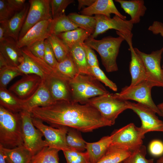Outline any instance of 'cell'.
<instances>
[{"label":"cell","mask_w":163,"mask_h":163,"mask_svg":"<svg viewBox=\"0 0 163 163\" xmlns=\"http://www.w3.org/2000/svg\"><path fill=\"white\" fill-rule=\"evenodd\" d=\"M33 117L55 128L63 126L83 133L112 126L99 111L88 103L82 104L71 101H59L30 111Z\"/></svg>","instance_id":"1"},{"label":"cell","mask_w":163,"mask_h":163,"mask_svg":"<svg viewBox=\"0 0 163 163\" xmlns=\"http://www.w3.org/2000/svg\"><path fill=\"white\" fill-rule=\"evenodd\" d=\"M23 144L20 113H13L0 105V145L11 149Z\"/></svg>","instance_id":"2"},{"label":"cell","mask_w":163,"mask_h":163,"mask_svg":"<svg viewBox=\"0 0 163 163\" xmlns=\"http://www.w3.org/2000/svg\"><path fill=\"white\" fill-rule=\"evenodd\" d=\"M71 101L84 104L90 99L109 93L92 75L78 74L69 81Z\"/></svg>","instance_id":"3"},{"label":"cell","mask_w":163,"mask_h":163,"mask_svg":"<svg viewBox=\"0 0 163 163\" xmlns=\"http://www.w3.org/2000/svg\"><path fill=\"white\" fill-rule=\"evenodd\" d=\"M125 40L121 36H108L97 40L90 36L84 42L99 54L103 65L107 72L117 71V58L122 42Z\"/></svg>","instance_id":"4"},{"label":"cell","mask_w":163,"mask_h":163,"mask_svg":"<svg viewBox=\"0 0 163 163\" xmlns=\"http://www.w3.org/2000/svg\"><path fill=\"white\" fill-rule=\"evenodd\" d=\"M87 103L96 109L112 125L114 124L120 114L131 108V102L118 97L115 94L110 93L91 98Z\"/></svg>","instance_id":"5"},{"label":"cell","mask_w":163,"mask_h":163,"mask_svg":"<svg viewBox=\"0 0 163 163\" xmlns=\"http://www.w3.org/2000/svg\"><path fill=\"white\" fill-rule=\"evenodd\" d=\"M154 85L147 81H142L135 85L126 86L121 91L115 93L118 97L127 100H133L150 108L160 116L163 115L153 102L151 95Z\"/></svg>","instance_id":"6"},{"label":"cell","mask_w":163,"mask_h":163,"mask_svg":"<svg viewBox=\"0 0 163 163\" xmlns=\"http://www.w3.org/2000/svg\"><path fill=\"white\" fill-rule=\"evenodd\" d=\"M22 121L23 145L33 155L47 146L42 133L34 125L30 112L23 110L20 112Z\"/></svg>","instance_id":"7"},{"label":"cell","mask_w":163,"mask_h":163,"mask_svg":"<svg viewBox=\"0 0 163 163\" xmlns=\"http://www.w3.org/2000/svg\"><path fill=\"white\" fill-rule=\"evenodd\" d=\"M112 136L111 144L133 151L142 145L145 135L139 127L130 123L115 131Z\"/></svg>","instance_id":"8"},{"label":"cell","mask_w":163,"mask_h":163,"mask_svg":"<svg viewBox=\"0 0 163 163\" xmlns=\"http://www.w3.org/2000/svg\"><path fill=\"white\" fill-rule=\"evenodd\" d=\"M134 49L143 62L147 81L152 83L154 86L163 88V71L161 66L163 46L150 54L142 52L137 48H134Z\"/></svg>","instance_id":"9"},{"label":"cell","mask_w":163,"mask_h":163,"mask_svg":"<svg viewBox=\"0 0 163 163\" xmlns=\"http://www.w3.org/2000/svg\"><path fill=\"white\" fill-rule=\"evenodd\" d=\"M28 2L30 4L29 8L20 32L18 40L38 23L45 20L53 19L50 0H30Z\"/></svg>","instance_id":"10"},{"label":"cell","mask_w":163,"mask_h":163,"mask_svg":"<svg viewBox=\"0 0 163 163\" xmlns=\"http://www.w3.org/2000/svg\"><path fill=\"white\" fill-rule=\"evenodd\" d=\"M32 117L33 124L42 133L48 146L62 151L70 149L66 140L68 127L54 128L45 125L41 120Z\"/></svg>","instance_id":"11"},{"label":"cell","mask_w":163,"mask_h":163,"mask_svg":"<svg viewBox=\"0 0 163 163\" xmlns=\"http://www.w3.org/2000/svg\"><path fill=\"white\" fill-rule=\"evenodd\" d=\"M94 17L96 24L94 33L90 36L92 38H94L111 29H115L123 35H133L132 31L133 24L130 20H124L116 15L112 18L100 14L95 15Z\"/></svg>","instance_id":"12"},{"label":"cell","mask_w":163,"mask_h":163,"mask_svg":"<svg viewBox=\"0 0 163 163\" xmlns=\"http://www.w3.org/2000/svg\"><path fill=\"white\" fill-rule=\"evenodd\" d=\"M131 109L141 120V126L139 127L143 135L151 131L163 132V121L158 119L152 110L140 103L132 102Z\"/></svg>","instance_id":"13"},{"label":"cell","mask_w":163,"mask_h":163,"mask_svg":"<svg viewBox=\"0 0 163 163\" xmlns=\"http://www.w3.org/2000/svg\"><path fill=\"white\" fill-rule=\"evenodd\" d=\"M51 96L54 101H71L68 79L56 70L45 79Z\"/></svg>","instance_id":"14"},{"label":"cell","mask_w":163,"mask_h":163,"mask_svg":"<svg viewBox=\"0 0 163 163\" xmlns=\"http://www.w3.org/2000/svg\"><path fill=\"white\" fill-rule=\"evenodd\" d=\"M43 79L35 74L23 75L9 88V90L22 100L31 96L41 83Z\"/></svg>","instance_id":"15"},{"label":"cell","mask_w":163,"mask_h":163,"mask_svg":"<svg viewBox=\"0 0 163 163\" xmlns=\"http://www.w3.org/2000/svg\"><path fill=\"white\" fill-rule=\"evenodd\" d=\"M53 19L41 21L32 27L17 42L20 48L28 47L34 43L47 39L50 35V26Z\"/></svg>","instance_id":"16"},{"label":"cell","mask_w":163,"mask_h":163,"mask_svg":"<svg viewBox=\"0 0 163 163\" xmlns=\"http://www.w3.org/2000/svg\"><path fill=\"white\" fill-rule=\"evenodd\" d=\"M117 34L123 37L126 41L130 51L131 60L130 62L129 70L132 79L130 85H134L142 81H147L146 74L143 62L135 51L133 46L132 39L133 35L126 36L119 32H117Z\"/></svg>","instance_id":"17"},{"label":"cell","mask_w":163,"mask_h":163,"mask_svg":"<svg viewBox=\"0 0 163 163\" xmlns=\"http://www.w3.org/2000/svg\"><path fill=\"white\" fill-rule=\"evenodd\" d=\"M22 100L24 110L30 112L35 108L47 106L55 102L44 79H43L40 85L34 93L28 98Z\"/></svg>","instance_id":"18"},{"label":"cell","mask_w":163,"mask_h":163,"mask_svg":"<svg viewBox=\"0 0 163 163\" xmlns=\"http://www.w3.org/2000/svg\"><path fill=\"white\" fill-rule=\"evenodd\" d=\"M30 4L26 3L23 8L16 12L9 19L0 22L4 26L5 30V37L12 38L16 42L25 21L29 8Z\"/></svg>","instance_id":"19"},{"label":"cell","mask_w":163,"mask_h":163,"mask_svg":"<svg viewBox=\"0 0 163 163\" xmlns=\"http://www.w3.org/2000/svg\"><path fill=\"white\" fill-rule=\"evenodd\" d=\"M0 53L4 57L8 64L17 67L23 58L21 49L19 48L17 42L12 38L8 37L0 42Z\"/></svg>","instance_id":"20"},{"label":"cell","mask_w":163,"mask_h":163,"mask_svg":"<svg viewBox=\"0 0 163 163\" xmlns=\"http://www.w3.org/2000/svg\"><path fill=\"white\" fill-rule=\"evenodd\" d=\"M80 13L81 14L88 16L100 14L109 17L113 14L124 20L126 18V16L119 11L112 0H96L91 6L83 8Z\"/></svg>","instance_id":"21"},{"label":"cell","mask_w":163,"mask_h":163,"mask_svg":"<svg viewBox=\"0 0 163 163\" xmlns=\"http://www.w3.org/2000/svg\"><path fill=\"white\" fill-rule=\"evenodd\" d=\"M112 136L102 137L98 141L86 142V149L90 163H97L104 155L111 144Z\"/></svg>","instance_id":"22"},{"label":"cell","mask_w":163,"mask_h":163,"mask_svg":"<svg viewBox=\"0 0 163 163\" xmlns=\"http://www.w3.org/2000/svg\"><path fill=\"white\" fill-rule=\"evenodd\" d=\"M119 3L124 11L131 17L130 20L133 24L139 23L141 17L145 14L147 8L143 0H115Z\"/></svg>","instance_id":"23"},{"label":"cell","mask_w":163,"mask_h":163,"mask_svg":"<svg viewBox=\"0 0 163 163\" xmlns=\"http://www.w3.org/2000/svg\"><path fill=\"white\" fill-rule=\"evenodd\" d=\"M21 49L30 59L33 74L36 75L42 79H46L55 71V69L43 60L33 55L27 47L22 48Z\"/></svg>","instance_id":"24"},{"label":"cell","mask_w":163,"mask_h":163,"mask_svg":"<svg viewBox=\"0 0 163 163\" xmlns=\"http://www.w3.org/2000/svg\"><path fill=\"white\" fill-rule=\"evenodd\" d=\"M7 163H30L33 155L23 144L13 149L5 148L0 145Z\"/></svg>","instance_id":"25"},{"label":"cell","mask_w":163,"mask_h":163,"mask_svg":"<svg viewBox=\"0 0 163 163\" xmlns=\"http://www.w3.org/2000/svg\"><path fill=\"white\" fill-rule=\"evenodd\" d=\"M0 105L14 113L24 110L22 100L5 88L0 87Z\"/></svg>","instance_id":"26"},{"label":"cell","mask_w":163,"mask_h":163,"mask_svg":"<svg viewBox=\"0 0 163 163\" xmlns=\"http://www.w3.org/2000/svg\"><path fill=\"white\" fill-rule=\"evenodd\" d=\"M91 34L85 30L78 27L72 30L60 33L56 35L69 47L84 43Z\"/></svg>","instance_id":"27"},{"label":"cell","mask_w":163,"mask_h":163,"mask_svg":"<svg viewBox=\"0 0 163 163\" xmlns=\"http://www.w3.org/2000/svg\"><path fill=\"white\" fill-rule=\"evenodd\" d=\"M82 43L76 44L70 48V53L78 74L92 75L90 72V67L87 62L85 53L82 45Z\"/></svg>","instance_id":"28"},{"label":"cell","mask_w":163,"mask_h":163,"mask_svg":"<svg viewBox=\"0 0 163 163\" xmlns=\"http://www.w3.org/2000/svg\"><path fill=\"white\" fill-rule=\"evenodd\" d=\"M132 151L110 144L104 155L96 163H120L129 157Z\"/></svg>","instance_id":"29"},{"label":"cell","mask_w":163,"mask_h":163,"mask_svg":"<svg viewBox=\"0 0 163 163\" xmlns=\"http://www.w3.org/2000/svg\"><path fill=\"white\" fill-rule=\"evenodd\" d=\"M78 27L72 21L65 13L52 19L50 30L51 34L57 35L60 33L72 30Z\"/></svg>","instance_id":"30"},{"label":"cell","mask_w":163,"mask_h":163,"mask_svg":"<svg viewBox=\"0 0 163 163\" xmlns=\"http://www.w3.org/2000/svg\"><path fill=\"white\" fill-rule=\"evenodd\" d=\"M60 150L46 146L34 155L30 163H59Z\"/></svg>","instance_id":"31"},{"label":"cell","mask_w":163,"mask_h":163,"mask_svg":"<svg viewBox=\"0 0 163 163\" xmlns=\"http://www.w3.org/2000/svg\"><path fill=\"white\" fill-rule=\"evenodd\" d=\"M67 16L78 27L85 30L91 35L94 33L96 24L94 16L80 14L76 13H70Z\"/></svg>","instance_id":"32"},{"label":"cell","mask_w":163,"mask_h":163,"mask_svg":"<svg viewBox=\"0 0 163 163\" xmlns=\"http://www.w3.org/2000/svg\"><path fill=\"white\" fill-rule=\"evenodd\" d=\"M50 43L58 62L62 61L70 54L69 46L56 35L51 34L47 39Z\"/></svg>","instance_id":"33"},{"label":"cell","mask_w":163,"mask_h":163,"mask_svg":"<svg viewBox=\"0 0 163 163\" xmlns=\"http://www.w3.org/2000/svg\"><path fill=\"white\" fill-rule=\"evenodd\" d=\"M55 70L59 73L69 79L73 78L78 74L70 53L62 61L58 62Z\"/></svg>","instance_id":"34"},{"label":"cell","mask_w":163,"mask_h":163,"mask_svg":"<svg viewBox=\"0 0 163 163\" xmlns=\"http://www.w3.org/2000/svg\"><path fill=\"white\" fill-rule=\"evenodd\" d=\"M74 129L69 128L66 137L67 145L70 149L83 152L86 149V142Z\"/></svg>","instance_id":"35"},{"label":"cell","mask_w":163,"mask_h":163,"mask_svg":"<svg viewBox=\"0 0 163 163\" xmlns=\"http://www.w3.org/2000/svg\"><path fill=\"white\" fill-rule=\"evenodd\" d=\"M17 67L8 65L0 68V87L6 88L7 85L14 78L23 76Z\"/></svg>","instance_id":"36"},{"label":"cell","mask_w":163,"mask_h":163,"mask_svg":"<svg viewBox=\"0 0 163 163\" xmlns=\"http://www.w3.org/2000/svg\"><path fill=\"white\" fill-rule=\"evenodd\" d=\"M67 163H90L87 152L69 149L63 151Z\"/></svg>","instance_id":"37"},{"label":"cell","mask_w":163,"mask_h":163,"mask_svg":"<svg viewBox=\"0 0 163 163\" xmlns=\"http://www.w3.org/2000/svg\"><path fill=\"white\" fill-rule=\"evenodd\" d=\"M146 149L142 145L133 151L131 154L123 161V163H154L153 159H147L145 158Z\"/></svg>","instance_id":"38"},{"label":"cell","mask_w":163,"mask_h":163,"mask_svg":"<svg viewBox=\"0 0 163 163\" xmlns=\"http://www.w3.org/2000/svg\"><path fill=\"white\" fill-rule=\"evenodd\" d=\"M90 70L91 73L100 82L113 91H117V88L116 84L107 77L100 68L99 65L90 67Z\"/></svg>","instance_id":"39"},{"label":"cell","mask_w":163,"mask_h":163,"mask_svg":"<svg viewBox=\"0 0 163 163\" xmlns=\"http://www.w3.org/2000/svg\"><path fill=\"white\" fill-rule=\"evenodd\" d=\"M74 1L73 0H50L52 19L56 18L65 13L66 8Z\"/></svg>","instance_id":"40"},{"label":"cell","mask_w":163,"mask_h":163,"mask_svg":"<svg viewBox=\"0 0 163 163\" xmlns=\"http://www.w3.org/2000/svg\"><path fill=\"white\" fill-rule=\"evenodd\" d=\"M45 49L43 60L51 68L56 69L58 64L52 46L48 40H45Z\"/></svg>","instance_id":"41"},{"label":"cell","mask_w":163,"mask_h":163,"mask_svg":"<svg viewBox=\"0 0 163 163\" xmlns=\"http://www.w3.org/2000/svg\"><path fill=\"white\" fill-rule=\"evenodd\" d=\"M16 12L7 0H0V22L9 19Z\"/></svg>","instance_id":"42"},{"label":"cell","mask_w":163,"mask_h":163,"mask_svg":"<svg viewBox=\"0 0 163 163\" xmlns=\"http://www.w3.org/2000/svg\"><path fill=\"white\" fill-rule=\"evenodd\" d=\"M88 63L90 67L99 65L97 55L93 49L85 42L82 43Z\"/></svg>","instance_id":"43"},{"label":"cell","mask_w":163,"mask_h":163,"mask_svg":"<svg viewBox=\"0 0 163 163\" xmlns=\"http://www.w3.org/2000/svg\"><path fill=\"white\" fill-rule=\"evenodd\" d=\"M27 47L33 55L43 60L45 49V40L36 42Z\"/></svg>","instance_id":"44"},{"label":"cell","mask_w":163,"mask_h":163,"mask_svg":"<svg viewBox=\"0 0 163 163\" xmlns=\"http://www.w3.org/2000/svg\"><path fill=\"white\" fill-rule=\"evenodd\" d=\"M149 151L151 154L155 157L161 156L163 154V142L158 140H154L150 143Z\"/></svg>","instance_id":"45"},{"label":"cell","mask_w":163,"mask_h":163,"mask_svg":"<svg viewBox=\"0 0 163 163\" xmlns=\"http://www.w3.org/2000/svg\"><path fill=\"white\" fill-rule=\"evenodd\" d=\"M23 53V59L17 67L24 75L33 74L30 59L26 54Z\"/></svg>","instance_id":"46"},{"label":"cell","mask_w":163,"mask_h":163,"mask_svg":"<svg viewBox=\"0 0 163 163\" xmlns=\"http://www.w3.org/2000/svg\"><path fill=\"white\" fill-rule=\"evenodd\" d=\"M155 34H160L163 37V23L158 21H154L148 28Z\"/></svg>","instance_id":"47"},{"label":"cell","mask_w":163,"mask_h":163,"mask_svg":"<svg viewBox=\"0 0 163 163\" xmlns=\"http://www.w3.org/2000/svg\"><path fill=\"white\" fill-rule=\"evenodd\" d=\"M11 7L16 12L22 10L25 4V0H7Z\"/></svg>","instance_id":"48"},{"label":"cell","mask_w":163,"mask_h":163,"mask_svg":"<svg viewBox=\"0 0 163 163\" xmlns=\"http://www.w3.org/2000/svg\"><path fill=\"white\" fill-rule=\"evenodd\" d=\"M96 0H78V10H80L85 6L89 7L92 5Z\"/></svg>","instance_id":"49"},{"label":"cell","mask_w":163,"mask_h":163,"mask_svg":"<svg viewBox=\"0 0 163 163\" xmlns=\"http://www.w3.org/2000/svg\"><path fill=\"white\" fill-rule=\"evenodd\" d=\"M0 42L3 41L5 37V30L4 25L0 23Z\"/></svg>","instance_id":"50"},{"label":"cell","mask_w":163,"mask_h":163,"mask_svg":"<svg viewBox=\"0 0 163 163\" xmlns=\"http://www.w3.org/2000/svg\"><path fill=\"white\" fill-rule=\"evenodd\" d=\"M0 163H7L5 159V155L1 149H0Z\"/></svg>","instance_id":"51"},{"label":"cell","mask_w":163,"mask_h":163,"mask_svg":"<svg viewBox=\"0 0 163 163\" xmlns=\"http://www.w3.org/2000/svg\"><path fill=\"white\" fill-rule=\"evenodd\" d=\"M157 106L163 115V102L159 104Z\"/></svg>","instance_id":"52"},{"label":"cell","mask_w":163,"mask_h":163,"mask_svg":"<svg viewBox=\"0 0 163 163\" xmlns=\"http://www.w3.org/2000/svg\"><path fill=\"white\" fill-rule=\"evenodd\" d=\"M155 163H163V156L160 158Z\"/></svg>","instance_id":"53"},{"label":"cell","mask_w":163,"mask_h":163,"mask_svg":"<svg viewBox=\"0 0 163 163\" xmlns=\"http://www.w3.org/2000/svg\"><path fill=\"white\" fill-rule=\"evenodd\" d=\"M162 70H163V65L162 66Z\"/></svg>","instance_id":"54"},{"label":"cell","mask_w":163,"mask_h":163,"mask_svg":"<svg viewBox=\"0 0 163 163\" xmlns=\"http://www.w3.org/2000/svg\"><path fill=\"white\" fill-rule=\"evenodd\" d=\"M120 163H123V162H120Z\"/></svg>","instance_id":"55"}]
</instances>
